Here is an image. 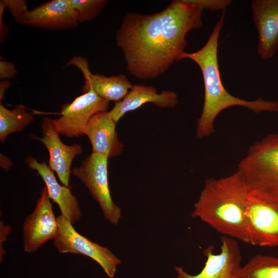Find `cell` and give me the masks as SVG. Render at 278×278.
Here are the masks:
<instances>
[{"instance_id": "1", "label": "cell", "mask_w": 278, "mask_h": 278, "mask_svg": "<svg viewBox=\"0 0 278 278\" xmlns=\"http://www.w3.org/2000/svg\"><path fill=\"white\" fill-rule=\"evenodd\" d=\"M203 11L184 0H175L158 13L127 14L116 41L129 73L147 79L166 72L185 52L188 32L202 26Z\"/></svg>"}, {"instance_id": "2", "label": "cell", "mask_w": 278, "mask_h": 278, "mask_svg": "<svg viewBox=\"0 0 278 278\" xmlns=\"http://www.w3.org/2000/svg\"><path fill=\"white\" fill-rule=\"evenodd\" d=\"M251 189L237 170L205 180L192 213L222 236L249 244L246 209Z\"/></svg>"}, {"instance_id": "3", "label": "cell", "mask_w": 278, "mask_h": 278, "mask_svg": "<svg viewBox=\"0 0 278 278\" xmlns=\"http://www.w3.org/2000/svg\"><path fill=\"white\" fill-rule=\"evenodd\" d=\"M224 20V12L215 25L205 44L193 53H183L179 60L189 59L200 67L203 78L204 99L201 114L197 122L198 138L210 136L214 132V122L219 114L232 106L248 108L255 113L278 112V101L258 98L246 100L229 93L223 85L218 61V39Z\"/></svg>"}, {"instance_id": "4", "label": "cell", "mask_w": 278, "mask_h": 278, "mask_svg": "<svg viewBox=\"0 0 278 278\" xmlns=\"http://www.w3.org/2000/svg\"><path fill=\"white\" fill-rule=\"evenodd\" d=\"M237 170L251 190L278 198V133L253 143Z\"/></svg>"}, {"instance_id": "5", "label": "cell", "mask_w": 278, "mask_h": 278, "mask_svg": "<svg viewBox=\"0 0 278 278\" xmlns=\"http://www.w3.org/2000/svg\"><path fill=\"white\" fill-rule=\"evenodd\" d=\"M245 215L249 244L278 246V198L251 190Z\"/></svg>"}, {"instance_id": "6", "label": "cell", "mask_w": 278, "mask_h": 278, "mask_svg": "<svg viewBox=\"0 0 278 278\" xmlns=\"http://www.w3.org/2000/svg\"><path fill=\"white\" fill-rule=\"evenodd\" d=\"M103 154L92 152L71 174L77 177L98 203L104 217L113 225H118L121 216V208L113 201L109 186L108 160Z\"/></svg>"}, {"instance_id": "7", "label": "cell", "mask_w": 278, "mask_h": 278, "mask_svg": "<svg viewBox=\"0 0 278 278\" xmlns=\"http://www.w3.org/2000/svg\"><path fill=\"white\" fill-rule=\"evenodd\" d=\"M57 220L59 231L54 244L58 251L88 256L98 263L108 277L113 278L120 260L108 248L79 234L63 216H58Z\"/></svg>"}, {"instance_id": "8", "label": "cell", "mask_w": 278, "mask_h": 278, "mask_svg": "<svg viewBox=\"0 0 278 278\" xmlns=\"http://www.w3.org/2000/svg\"><path fill=\"white\" fill-rule=\"evenodd\" d=\"M220 240L219 253L214 252L212 245L204 249L206 261L199 273L192 275L182 267H175L177 278H240L242 257L238 240L224 236Z\"/></svg>"}, {"instance_id": "9", "label": "cell", "mask_w": 278, "mask_h": 278, "mask_svg": "<svg viewBox=\"0 0 278 278\" xmlns=\"http://www.w3.org/2000/svg\"><path fill=\"white\" fill-rule=\"evenodd\" d=\"M59 231L57 217L55 216L47 188L44 186L36 207L25 218L23 227L24 251L35 252L50 239L57 238Z\"/></svg>"}, {"instance_id": "10", "label": "cell", "mask_w": 278, "mask_h": 278, "mask_svg": "<svg viewBox=\"0 0 278 278\" xmlns=\"http://www.w3.org/2000/svg\"><path fill=\"white\" fill-rule=\"evenodd\" d=\"M109 102L90 90L62 106L61 117L54 119L55 128L59 134L67 137L82 135L91 117L107 111Z\"/></svg>"}, {"instance_id": "11", "label": "cell", "mask_w": 278, "mask_h": 278, "mask_svg": "<svg viewBox=\"0 0 278 278\" xmlns=\"http://www.w3.org/2000/svg\"><path fill=\"white\" fill-rule=\"evenodd\" d=\"M41 127L43 136L32 135L31 137L45 145L49 153V168L56 172L63 185L69 187L71 165L74 159L82 153V147L80 144H64L60 138L54 119L50 117L43 118Z\"/></svg>"}, {"instance_id": "12", "label": "cell", "mask_w": 278, "mask_h": 278, "mask_svg": "<svg viewBox=\"0 0 278 278\" xmlns=\"http://www.w3.org/2000/svg\"><path fill=\"white\" fill-rule=\"evenodd\" d=\"M18 24L50 30L76 28L79 22L69 0H52L14 19Z\"/></svg>"}, {"instance_id": "13", "label": "cell", "mask_w": 278, "mask_h": 278, "mask_svg": "<svg viewBox=\"0 0 278 278\" xmlns=\"http://www.w3.org/2000/svg\"><path fill=\"white\" fill-rule=\"evenodd\" d=\"M251 8L258 32L257 53L262 60L270 59L278 47V0H253Z\"/></svg>"}, {"instance_id": "14", "label": "cell", "mask_w": 278, "mask_h": 278, "mask_svg": "<svg viewBox=\"0 0 278 278\" xmlns=\"http://www.w3.org/2000/svg\"><path fill=\"white\" fill-rule=\"evenodd\" d=\"M77 67L83 74L85 84L83 93L91 90L99 96L110 101L118 102L124 99L132 87V84L124 75L107 77L92 74L89 70V63L85 58L75 56L67 65Z\"/></svg>"}, {"instance_id": "15", "label": "cell", "mask_w": 278, "mask_h": 278, "mask_svg": "<svg viewBox=\"0 0 278 278\" xmlns=\"http://www.w3.org/2000/svg\"><path fill=\"white\" fill-rule=\"evenodd\" d=\"M25 162L29 168L36 170L41 176L45 183L50 199L58 205L61 215L73 224L80 220L81 209L77 198L71 193L69 187L58 183L54 171L45 162H39L31 156L27 157Z\"/></svg>"}, {"instance_id": "16", "label": "cell", "mask_w": 278, "mask_h": 278, "mask_svg": "<svg viewBox=\"0 0 278 278\" xmlns=\"http://www.w3.org/2000/svg\"><path fill=\"white\" fill-rule=\"evenodd\" d=\"M147 102H152L160 108L174 107L178 103V96L173 91L166 90L159 93L151 85L135 84L123 100L115 103L109 113L116 124L126 113L135 110Z\"/></svg>"}, {"instance_id": "17", "label": "cell", "mask_w": 278, "mask_h": 278, "mask_svg": "<svg viewBox=\"0 0 278 278\" xmlns=\"http://www.w3.org/2000/svg\"><path fill=\"white\" fill-rule=\"evenodd\" d=\"M115 125L107 111L99 112L91 117L84 134L90 141L92 152L105 154L109 159L121 153L124 146L118 139Z\"/></svg>"}, {"instance_id": "18", "label": "cell", "mask_w": 278, "mask_h": 278, "mask_svg": "<svg viewBox=\"0 0 278 278\" xmlns=\"http://www.w3.org/2000/svg\"><path fill=\"white\" fill-rule=\"evenodd\" d=\"M31 113L27 112L23 107H16L12 110L0 104V141L5 143L7 136L14 132H20L33 120Z\"/></svg>"}, {"instance_id": "19", "label": "cell", "mask_w": 278, "mask_h": 278, "mask_svg": "<svg viewBox=\"0 0 278 278\" xmlns=\"http://www.w3.org/2000/svg\"><path fill=\"white\" fill-rule=\"evenodd\" d=\"M240 278H278V257L263 254L253 256L242 266Z\"/></svg>"}, {"instance_id": "20", "label": "cell", "mask_w": 278, "mask_h": 278, "mask_svg": "<svg viewBox=\"0 0 278 278\" xmlns=\"http://www.w3.org/2000/svg\"><path fill=\"white\" fill-rule=\"evenodd\" d=\"M79 23L90 21L101 12L107 0H69Z\"/></svg>"}, {"instance_id": "21", "label": "cell", "mask_w": 278, "mask_h": 278, "mask_svg": "<svg viewBox=\"0 0 278 278\" xmlns=\"http://www.w3.org/2000/svg\"><path fill=\"white\" fill-rule=\"evenodd\" d=\"M187 3L210 11L224 10L229 6L231 0H184Z\"/></svg>"}, {"instance_id": "22", "label": "cell", "mask_w": 278, "mask_h": 278, "mask_svg": "<svg viewBox=\"0 0 278 278\" xmlns=\"http://www.w3.org/2000/svg\"><path fill=\"white\" fill-rule=\"evenodd\" d=\"M10 14L17 19L26 13L29 10L25 0H3Z\"/></svg>"}, {"instance_id": "23", "label": "cell", "mask_w": 278, "mask_h": 278, "mask_svg": "<svg viewBox=\"0 0 278 278\" xmlns=\"http://www.w3.org/2000/svg\"><path fill=\"white\" fill-rule=\"evenodd\" d=\"M18 71L13 63L4 60L0 61V78L1 80L13 78L17 74Z\"/></svg>"}, {"instance_id": "24", "label": "cell", "mask_w": 278, "mask_h": 278, "mask_svg": "<svg viewBox=\"0 0 278 278\" xmlns=\"http://www.w3.org/2000/svg\"><path fill=\"white\" fill-rule=\"evenodd\" d=\"M11 232V228L9 225L4 224L3 221L0 222V259H3L6 251L3 248V244L7 241L8 236Z\"/></svg>"}, {"instance_id": "25", "label": "cell", "mask_w": 278, "mask_h": 278, "mask_svg": "<svg viewBox=\"0 0 278 278\" xmlns=\"http://www.w3.org/2000/svg\"><path fill=\"white\" fill-rule=\"evenodd\" d=\"M11 85L10 81L7 79H3L0 82V101L5 98V94L7 89Z\"/></svg>"}, {"instance_id": "26", "label": "cell", "mask_w": 278, "mask_h": 278, "mask_svg": "<svg viewBox=\"0 0 278 278\" xmlns=\"http://www.w3.org/2000/svg\"><path fill=\"white\" fill-rule=\"evenodd\" d=\"M277 51H278V47H277Z\"/></svg>"}]
</instances>
